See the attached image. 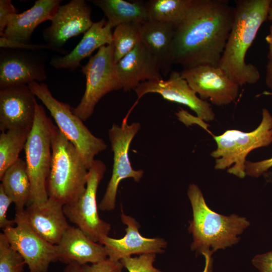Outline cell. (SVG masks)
Here are the masks:
<instances>
[{
    "mask_svg": "<svg viewBox=\"0 0 272 272\" xmlns=\"http://www.w3.org/2000/svg\"><path fill=\"white\" fill-rule=\"evenodd\" d=\"M113 43L103 46L81 66L86 77V88L79 104L72 108L73 113L83 121L92 115L99 101L106 94L121 89L116 68Z\"/></svg>",
    "mask_w": 272,
    "mask_h": 272,
    "instance_id": "ba28073f",
    "label": "cell"
},
{
    "mask_svg": "<svg viewBox=\"0 0 272 272\" xmlns=\"http://www.w3.org/2000/svg\"><path fill=\"white\" fill-rule=\"evenodd\" d=\"M47 59L44 50L1 48L0 88L45 81Z\"/></svg>",
    "mask_w": 272,
    "mask_h": 272,
    "instance_id": "7c38bea8",
    "label": "cell"
},
{
    "mask_svg": "<svg viewBox=\"0 0 272 272\" xmlns=\"http://www.w3.org/2000/svg\"><path fill=\"white\" fill-rule=\"evenodd\" d=\"M155 253H146L137 257H127L120 260L128 272H163L154 266Z\"/></svg>",
    "mask_w": 272,
    "mask_h": 272,
    "instance_id": "f546056e",
    "label": "cell"
},
{
    "mask_svg": "<svg viewBox=\"0 0 272 272\" xmlns=\"http://www.w3.org/2000/svg\"><path fill=\"white\" fill-rule=\"evenodd\" d=\"M265 84L269 89L270 92H265L266 94L272 95V62L268 61L266 67Z\"/></svg>",
    "mask_w": 272,
    "mask_h": 272,
    "instance_id": "8d00e7d4",
    "label": "cell"
},
{
    "mask_svg": "<svg viewBox=\"0 0 272 272\" xmlns=\"http://www.w3.org/2000/svg\"><path fill=\"white\" fill-rule=\"evenodd\" d=\"M26 265L20 253L10 244L3 232L0 233V272H23Z\"/></svg>",
    "mask_w": 272,
    "mask_h": 272,
    "instance_id": "f1b7e54d",
    "label": "cell"
},
{
    "mask_svg": "<svg viewBox=\"0 0 272 272\" xmlns=\"http://www.w3.org/2000/svg\"><path fill=\"white\" fill-rule=\"evenodd\" d=\"M116 68L124 91L135 90L144 82L163 79L157 61L142 42L117 62Z\"/></svg>",
    "mask_w": 272,
    "mask_h": 272,
    "instance_id": "d6986e66",
    "label": "cell"
},
{
    "mask_svg": "<svg viewBox=\"0 0 272 272\" xmlns=\"http://www.w3.org/2000/svg\"><path fill=\"white\" fill-rule=\"evenodd\" d=\"M270 0H238L234 8L231 30L219 66L240 86L253 84L260 79L258 69L247 63L245 56L263 23Z\"/></svg>",
    "mask_w": 272,
    "mask_h": 272,
    "instance_id": "7a4b0ae2",
    "label": "cell"
},
{
    "mask_svg": "<svg viewBox=\"0 0 272 272\" xmlns=\"http://www.w3.org/2000/svg\"><path fill=\"white\" fill-rule=\"evenodd\" d=\"M134 91L138 98L130 110L143 96L154 93L159 94L165 100L187 106L200 120L208 122L215 119V114L211 104L198 97L178 72L171 71L167 80L160 79L143 82Z\"/></svg>",
    "mask_w": 272,
    "mask_h": 272,
    "instance_id": "5bb4252c",
    "label": "cell"
},
{
    "mask_svg": "<svg viewBox=\"0 0 272 272\" xmlns=\"http://www.w3.org/2000/svg\"><path fill=\"white\" fill-rule=\"evenodd\" d=\"M141 25L138 23H127L115 28L112 43L116 63L142 42Z\"/></svg>",
    "mask_w": 272,
    "mask_h": 272,
    "instance_id": "83f0119b",
    "label": "cell"
},
{
    "mask_svg": "<svg viewBox=\"0 0 272 272\" xmlns=\"http://www.w3.org/2000/svg\"><path fill=\"white\" fill-rule=\"evenodd\" d=\"M28 85L48 110L58 129L75 147L89 169L96 155L107 148L104 140L92 133L83 121L73 113L69 104L55 98L47 84L34 81Z\"/></svg>",
    "mask_w": 272,
    "mask_h": 272,
    "instance_id": "52a82bcc",
    "label": "cell"
},
{
    "mask_svg": "<svg viewBox=\"0 0 272 272\" xmlns=\"http://www.w3.org/2000/svg\"><path fill=\"white\" fill-rule=\"evenodd\" d=\"M234 8L224 0H192L175 25L173 62L188 69L219 66L232 26Z\"/></svg>",
    "mask_w": 272,
    "mask_h": 272,
    "instance_id": "6da1fadb",
    "label": "cell"
},
{
    "mask_svg": "<svg viewBox=\"0 0 272 272\" xmlns=\"http://www.w3.org/2000/svg\"><path fill=\"white\" fill-rule=\"evenodd\" d=\"M192 0H150L146 2L150 21L176 25L184 17Z\"/></svg>",
    "mask_w": 272,
    "mask_h": 272,
    "instance_id": "4316f807",
    "label": "cell"
},
{
    "mask_svg": "<svg viewBox=\"0 0 272 272\" xmlns=\"http://www.w3.org/2000/svg\"><path fill=\"white\" fill-rule=\"evenodd\" d=\"M12 203H13L12 199L0 185V227L3 230L15 224L14 220H10L7 218L8 210Z\"/></svg>",
    "mask_w": 272,
    "mask_h": 272,
    "instance_id": "d6a6232c",
    "label": "cell"
},
{
    "mask_svg": "<svg viewBox=\"0 0 272 272\" xmlns=\"http://www.w3.org/2000/svg\"><path fill=\"white\" fill-rule=\"evenodd\" d=\"M31 129H12L0 134V178L19 158Z\"/></svg>",
    "mask_w": 272,
    "mask_h": 272,
    "instance_id": "484cf974",
    "label": "cell"
},
{
    "mask_svg": "<svg viewBox=\"0 0 272 272\" xmlns=\"http://www.w3.org/2000/svg\"><path fill=\"white\" fill-rule=\"evenodd\" d=\"M0 47L1 48L22 49L33 50H44L48 49L59 53L62 55L69 52L64 49L59 50L53 48L48 44H36L32 43H24L8 40L4 37H0Z\"/></svg>",
    "mask_w": 272,
    "mask_h": 272,
    "instance_id": "4dcf8cb0",
    "label": "cell"
},
{
    "mask_svg": "<svg viewBox=\"0 0 272 272\" xmlns=\"http://www.w3.org/2000/svg\"><path fill=\"white\" fill-rule=\"evenodd\" d=\"M267 19L272 21V1L270 2V4L269 7Z\"/></svg>",
    "mask_w": 272,
    "mask_h": 272,
    "instance_id": "60d3db41",
    "label": "cell"
},
{
    "mask_svg": "<svg viewBox=\"0 0 272 272\" xmlns=\"http://www.w3.org/2000/svg\"><path fill=\"white\" fill-rule=\"evenodd\" d=\"M217 148L211 155L215 159L216 170L227 172L240 178L246 176L245 163L248 154L252 150L267 147L272 143V115L264 108L259 125L253 130L244 132L229 129L214 136Z\"/></svg>",
    "mask_w": 272,
    "mask_h": 272,
    "instance_id": "5b68a950",
    "label": "cell"
},
{
    "mask_svg": "<svg viewBox=\"0 0 272 272\" xmlns=\"http://www.w3.org/2000/svg\"><path fill=\"white\" fill-rule=\"evenodd\" d=\"M23 272H25V271H24Z\"/></svg>",
    "mask_w": 272,
    "mask_h": 272,
    "instance_id": "b9f144b4",
    "label": "cell"
},
{
    "mask_svg": "<svg viewBox=\"0 0 272 272\" xmlns=\"http://www.w3.org/2000/svg\"><path fill=\"white\" fill-rule=\"evenodd\" d=\"M141 127L139 122L128 124L122 121L120 125L114 123L108 130V135L113 152L112 173L98 209L102 211L113 210L116 206V195L120 182L126 178H131L139 182L144 171L134 170L129 161L128 152L133 138Z\"/></svg>",
    "mask_w": 272,
    "mask_h": 272,
    "instance_id": "30bf717a",
    "label": "cell"
},
{
    "mask_svg": "<svg viewBox=\"0 0 272 272\" xmlns=\"http://www.w3.org/2000/svg\"><path fill=\"white\" fill-rule=\"evenodd\" d=\"M55 246L57 261L66 265H84L108 258L103 245L94 241L76 227L71 226Z\"/></svg>",
    "mask_w": 272,
    "mask_h": 272,
    "instance_id": "ffe728a7",
    "label": "cell"
},
{
    "mask_svg": "<svg viewBox=\"0 0 272 272\" xmlns=\"http://www.w3.org/2000/svg\"><path fill=\"white\" fill-rule=\"evenodd\" d=\"M63 272H84L82 265L77 263H71L66 265Z\"/></svg>",
    "mask_w": 272,
    "mask_h": 272,
    "instance_id": "ab89813d",
    "label": "cell"
},
{
    "mask_svg": "<svg viewBox=\"0 0 272 272\" xmlns=\"http://www.w3.org/2000/svg\"><path fill=\"white\" fill-rule=\"evenodd\" d=\"M265 39L268 45V53L267 55L268 61L272 62V25L270 26L269 34Z\"/></svg>",
    "mask_w": 272,
    "mask_h": 272,
    "instance_id": "f35d334b",
    "label": "cell"
},
{
    "mask_svg": "<svg viewBox=\"0 0 272 272\" xmlns=\"http://www.w3.org/2000/svg\"><path fill=\"white\" fill-rule=\"evenodd\" d=\"M90 2L100 8L113 27L124 23H144L149 21L146 3L140 1L92 0Z\"/></svg>",
    "mask_w": 272,
    "mask_h": 272,
    "instance_id": "d4e9b609",
    "label": "cell"
},
{
    "mask_svg": "<svg viewBox=\"0 0 272 272\" xmlns=\"http://www.w3.org/2000/svg\"><path fill=\"white\" fill-rule=\"evenodd\" d=\"M112 28L105 18L94 22L70 52L62 56H53L50 61V64L56 69H70L71 71L81 66L82 60L90 55L96 49L112 43Z\"/></svg>",
    "mask_w": 272,
    "mask_h": 272,
    "instance_id": "7402d4cb",
    "label": "cell"
},
{
    "mask_svg": "<svg viewBox=\"0 0 272 272\" xmlns=\"http://www.w3.org/2000/svg\"><path fill=\"white\" fill-rule=\"evenodd\" d=\"M91 7L84 0H72L60 6L50 25L42 32L46 44L59 50L74 37L85 33L94 22L91 18Z\"/></svg>",
    "mask_w": 272,
    "mask_h": 272,
    "instance_id": "9a60e30c",
    "label": "cell"
},
{
    "mask_svg": "<svg viewBox=\"0 0 272 272\" xmlns=\"http://www.w3.org/2000/svg\"><path fill=\"white\" fill-rule=\"evenodd\" d=\"M175 25L148 21L141 24L142 42L157 61L161 74H170L173 62V44Z\"/></svg>",
    "mask_w": 272,
    "mask_h": 272,
    "instance_id": "603a6c76",
    "label": "cell"
},
{
    "mask_svg": "<svg viewBox=\"0 0 272 272\" xmlns=\"http://www.w3.org/2000/svg\"><path fill=\"white\" fill-rule=\"evenodd\" d=\"M271 167L272 157L257 162L246 161L245 163L246 175L257 178Z\"/></svg>",
    "mask_w": 272,
    "mask_h": 272,
    "instance_id": "e575fe53",
    "label": "cell"
},
{
    "mask_svg": "<svg viewBox=\"0 0 272 272\" xmlns=\"http://www.w3.org/2000/svg\"><path fill=\"white\" fill-rule=\"evenodd\" d=\"M37 102L28 85L0 88V129H31Z\"/></svg>",
    "mask_w": 272,
    "mask_h": 272,
    "instance_id": "e0dca14e",
    "label": "cell"
},
{
    "mask_svg": "<svg viewBox=\"0 0 272 272\" xmlns=\"http://www.w3.org/2000/svg\"><path fill=\"white\" fill-rule=\"evenodd\" d=\"M187 196L193 215L188 228L193 237L190 247L197 253H213L236 243L238 235L250 224L244 217L235 214L225 216L212 211L200 189L194 183L189 185Z\"/></svg>",
    "mask_w": 272,
    "mask_h": 272,
    "instance_id": "3957f363",
    "label": "cell"
},
{
    "mask_svg": "<svg viewBox=\"0 0 272 272\" xmlns=\"http://www.w3.org/2000/svg\"><path fill=\"white\" fill-rule=\"evenodd\" d=\"M19 11L13 5L11 0H0V36L4 31L13 15Z\"/></svg>",
    "mask_w": 272,
    "mask_h": 272,
    "instance_id": "836d02e7",
    "label": "cell"
},
{
    "mask_svg": "<svg viewBox=\"0 0 272 272\" xmlns=\"http://www.w3.org/2000/svg\"><path fill=\"white\" fill-rule=\"evenodd\" d=\"M84 272H122L123 266L120 261L109 258L99 262L82 265Z\"/></svg>",
    "mask_w": 272,
    "mask_h": 272,
    "instance_id": "1f68e13d",
    "label": "cell"
},
{
    "mask_svg": "<svg viewBox=\"0 0 272 272\" xmlns=\"http://www.w3.org/2000/svg\"><path fill=\"white\" fill-rule=\"evenodd\" d=\"M1 185L15 204L16 212L25 211L30 203L31 186L26 161L19 158L5 172Z\"/></svg>",
    "mask_w": 272,
    "mask_h": 272,
    "instance_id": "cb8c5ba5",
    "label": "cell"
},
{
    "mask_svg": "<svg viewBox=\"0 0 272 272\" xmlns=\"http://www.w3.org/2000/svg\"><path fill=\"white\" fill-rule=\"evenodd\" d=\"M63 205L48 197L41 203H32L25 210L29 225L42 238L57 245L71 226L63 211Z\"/></svg>",
    "mask_w": 272,
    "mask_h": 272,
    "instance_id": "ac0fdd59",
    "label": "cell"
},
{
    "mask_svg": "<svg viewBox=\"0 0 272 272\" xmlns=\"http://www.w3.org/2000/svg\"><path fill=\"white\" fill-rule=\"evenodd\" d=\"M54 124L43 107L36 104L35 118L24 148L31 186L30 203L48 198L46 182L51 164V141Z\"/></svg>",
    "mask_w": 272,
    "mask_h": 272,
    "instance_id": "8992f818",
    "label": "cell"
},
{
    "mask_svg": "<svg viewBox=\"0 0 272 272\" xmlns=\"http://www.w3.org/2000/svg\"><path fill=\"white\" fill-rule=\"evenodd\" d=\"M51 148V167L46 182L48 197L63 205L72 203L86 189L89 169L75 147L55 125Z\"/></svg>",
    "mask_w": 272,
    "mask_h": 272,
    "instance_id": "277c9868",
    "label": "cell"
},
{
    "mask_svg": "<svg viewBox=\"0 0 272 272\" xmlns=\"http://www.w3.org/2000/svg\"><path fill=\"white\" fill-rule=\"evenodd\" d=\"M180 74L200 99L215 105L229 104L238 95L240 86L219 66L199 65L184 69Z\"/></svg>",
    "mask_w": 272,
    "mask_h": 272,
    "instance_id": "4fadbf2b",
    "label": "cell"
},
{
    "mask_svg": "<svg viewBox=\"0 0 272 272\" xmlns=\"http://www.w3.org/2000/svg\"><path fill=\"white\" fill-rule=\"evenodd\" d=\"M212 253L206 251L201 253L205 258V266L202 272H211L212 269Z\"/></svg>",
    "mask_w": 272,
    "mask_h": 272,
    "instance_id": "74e56055",
    "label": "cell"
},
{
    "mask_svg": "<svg viewBox=\"0 0 272 272\" xmlns=\"http://www.w3.org/2000/svg\"><path fill=\"white\" fill-rule=\"evenodd\" d=\"M61 0H37L33 6L10 20L1 37L8 40L29 43L36 28L46 21H51L60 6Z\"/></svg>",
    "mask_w": 272,
    "mask_h": 272,
    "instance_id": "44dd1931",
    "label": "cell"
},
{
    "mask_svg": "<svg viewBox=\"0 0 272 272\" xmlns=\"http://www.w3.org/2000/svg\"><path fill=\"white\" fill-rule=\"evenodd\" d=\"M120 218L122 223L126 226L125 235L119 239L105 236L99 242L105 246L108 258L114 261H120L134 254H161L165 252L167 242L164 239L143 236L139 230V223L134 218L126 215L122 210Z\"/></svg>",
    "mask_w": 272,
    "mask_h": 272,
    "instance_id": "2e32d148",
    "label": "cell"
},
{
    "mask_svg": "<svg viewBox=\"0 0 272 272\" xmlns=\"http://www.w3.org/2000/svg\"><path fill=\"white\" fill-rule=\"evenodd\" d=\"M15 224L3 230L12 246L22 256L29 272H48L50 264L57 261L55 245L46 241L31 227L25 211L16 212Z\"/></svg>",
    "mask_w": 272,
    "mask_h": 272,
    "instance_id": "8fae6325",
    "label": "cell"
},
{
    "mask_svg": "<svg viewBox=\"0 0 272 272\" xmlns=\"http://www.w3.org/2000/svg\"><path fill=\"white\" fill-rule=\"evenodd\" d=\"M252 262L260 272H272V251L256 255Z\"/></svg>",
    "mask_w": 272,
    "mask_h": 272,
    "instance_id": "d590c367",
    "label": "cell"
},
{
    "mask_svg": "<svg viewBox=\"0 0 272 272\" xmlns=\"http://www.w3.org/2000/svg\"><path fill=\"white\" fill-rule=\"evenodd\" d=\"M106 170L102 161L95 160L88 170L83 194L75 202L63 206L67 219L98 243L103 237L108 235L111 228L109 223L100 218L96 199L97 189Z\"/></svg>",
    "mask_w": 272,
    "mask_h": 272,
    "instance_id": "9c48e42d",
    "label": "cell"
}]
</instances>
